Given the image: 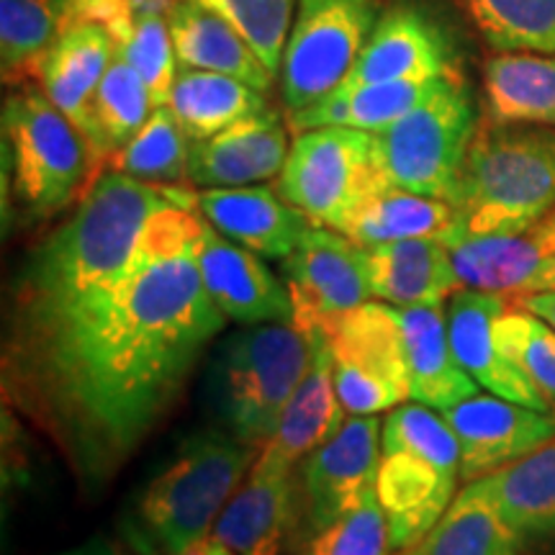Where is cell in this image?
Segmentation results:
<instances>
[{"instance_id": "28", "label": "cell", "mask_w": 555, "mask_h": 555, "mask_svg": "<svg viewBox=\"0 0 555 555\" xmlns=\"http://www.w3.org/2000/svg\"><path fill=\"white\" fill-rule=\"evenodd\" d=\"M168 106L183 127L185 137L191 142H201L247 116L270 108V101L258 88L229 78V75L180 67Z\"/></svg>"}, {"instance_id": "7", "label": "cell", "mask_w": 555, "mask_h": 555, "mask_svg": "<svg viewBox=\"0 0 555 555\" xmlns=\"http://www.w3.org/2000/svg\"><path fill=\"white\" fill-rule=\"evenodd\" d=\"M478 124L474 90L463 73L453 75L404 119L373 134L380 170L397 189L450 204Z\"/></svg>"}, {"instance_id": "33", "label": "cell", "mask_w": 555, "mask_h": 555, "mask_svg": "<svg viewBox=\"0 0 555 555\" xmlns=\"http://www.w3.org/2000/svg\"><path fill=\"white\" fill-rule=\"evenodd\" d=\"M67 0H0V69L5 86L34 80V67L65 21Z\"/></svg>"}, {"instance_id": "47", "label": "cell", "mask_w": 555, "mask_h": 555, "mask_svg": "<svg viewBox=\"0 0 555 555\" xmlns=\"http://www.w3.org/2000/svg\"><path fill=\"white\" fill-rule=\"evenodd\" d=\"M211 545H214V555H234L232 551H229L227 545H221V543H217V540H211Z\"/></svg>"}, {"instance_id": "8", "label": "cell", "mask_w": 555, "mask_h": 555, "mask_svg": "<svg viewBox=\"0 0 555 555\" xmlns=\"http://www.w3.org/2000/svg\"><path fill=\"white\" fill-rule=\"evenodd\" d=\"M391 185L376 159L371 131L322 127L298 131L275 191L311 224L345 232L360 204Z\"/></svg>"}, {"instance_id": "11", "label": "cell", "mask_w": 555, "mask_h": 555, "mask_svg": "<svg viewBox=\"0 0 555 555\" xmlns=\"http://www.w3.org/2000/svg\"><path fill=\"white\" fill-rule=\"evenodd\" d=\"M380 429L376 414H352L296 468L307 543L376 486Z\"/></svg>"}, {"instance_id": "12", "label": "cell", "mask_w": 555, "mask_h": 555, "mask_svg": "<svg viewBox=\"0 0 555 555\" xmlns=\"http://www.w3.org/2000/svg\"><path fill=\"white\" fill-rule=\"evenodd\" d=\"M281 270L294 304V327L304 335L322 332L373 298L363 247L335 229L311 224L294 253L281 260Z\"/></svg>"}, {"instance_id": "46", "label": "cell", "mask_w": 555, "mask_h": 555, "mask_svg": "<svg viewBox=\"0 0 555 555\" xmlns=\"http://www.w3.org/2000/svg\"><path fill=\"white\" fill-rule=\"evenodd\" d=\"M180 555H214V545H211V538L206 540H198V543H193L191 547H185Z\"/></svg>"}, {"instance_id": "26", "label": "cell", "mask_w": 555, "mask_h": 555, "mask_svg": "<svg viewBox=\"0 0 555 555\" xmlns=\"http://www.w3.org/2000/svg\"><path fill=\"white\" fill-rule=\"evenodd\" d=\"M461 75V73H457ZM453 75L427 80H393V82H367V86L339 88L314 106L286 114L291 131H309L322 127H345L378 134L404 119L422 101H427L437 88Z\"/></svg>"}, {"instance_id": "45", "label": "cell", "mask_w": 555, "mask_h": 555, "mask_svg": "<svg viewBox=\"0 0 555 555\" xmlns=\"http://www.w3.org/2000/svg\"><path fill=\"white\" fill-rule=\"evenodd\" d=\"M535 291H555V255H543L540 258L530 294H535Z\"/></svg>"}, {"instance_id": "34", "label": "cell", "mask_w": 555, "mask_h": 555, "mask_svg": "<svg viewBox=\"0 0 555 555\" xmlns=\"http://www.w3.org/2000/svg\"><path fill=\"white\" fill-rule=\"evenodd\" d=\"M486 44L496 52L555 57V0H461Z\"/></svg>"}, {"instance_id": "32", "label": "cell", "mask_w": 555, "mask_h": 555, "mask_svg": "<svg viewBox=\"0 0 555 555\" xmlns=\"http://www.w3.org/2000/svg\"><path fill=\"white\" fill-rule=\"evenodd\" d=\"M191 139L170 106H157L134 137L111 155L106 168L163 189H191Z\"/></svg>"}, {"instance_id": "20", "label": "cell", "mask_w": 555, "mask_h": 555, "mask_svg": "<svg viewBox=\"0 0 555 555\" xmlns=\"http://www.w3.org/2000/svg\"><path fill=\"white\" fill-rule=\"evenodd\" d=\"M461 466L435 461L416 450H380L376 476L393 551L420 543L457 496Z\"/></svg>"}, {"instance_id": "42", "label": "cell", "mask_w": 555, "mask_h": 555, "mask_svg": "<svg viewBox=\"0 0 555 555\" xmlns=\"http://www.w3.org/2000/svg\"><path fill=\"white\" fill-rule=\"evenodd\" d=\"M509 304H515V307L540 317L545 324H551L555 330V291H535V294L512 296Z\"/></svg>"}, {"instance_id": "30", "label": "cell", "mask_w": 555, "mask_h": 555, "mask_svg": "<svg viewBox=\"0 0 555 555\" xmlns=\"http://www.w3.org/2000/svg\"><path fill=\"white\" fill-rule=\"evenodd\" d=\"M409 555H517V535L481 481L457 491L453 504Z\"/></svg>"}, {"instance_id": "14", "label": "cell", "mask_w": 555, "mask_h": 555, "mask_svg": "<svg viewBox=\"0 0 555 555\" xmlns=\"http://www.w3.org/2000/svg\"><path fill=\"white\" fill-rule=\"evenodd\" d=\"M440 414L457 437L461 478L468 483L496 474L555 440L553 412L515 404L494 393H476Z\"/></svg>"}, {"instance_id": "29", "label": "cell", "mask_w": 555, "mask_h": 555, "mask_svg": "<svg viewBox=\"0 0 555 555\" xmlns=\"http://www.w3.org/2000/svg\"><path fill=\"white\" fill-rule=\"evenodd\" d=\"M455 229V208L442 198L386 185L363 201L347 221L345 237L360 247L386 245L399 240H442Z\"/></svg>"}, {"instance_id": "17", "label": "cell", "mask_w": 555, "mask_h": 555, "mask_svg": "<svg viewBox=\"0 0 555 555\" xmlns=\"http://www.w3.org/2000/svg\"><path fill=\"white\" fill-rule=\"evenodd\" d=\"M509 301L502 294H489L478 288H461L448 301V335L457 363L478 386L494 397L515 404H525L540 412H553L555 406L538 391L535 384L504 356L496 343L494 324L504 314Z\"/></svg>"}, {"instance_id": "31", "label": "cell", "mask_w": 555, "mask_h": 555, "mask_svg": "<svg viewBox=\"0 0 555 555\" xmlns=\"http://www.w3.org/2000/svg\"><path fill=\"white\" fill-rule=\"evenodd\" d=\"M463 288L522 296L532 291L543 249L527 234L515 237H463L448 242Z\"/></svg>"}, {"instance_id": "13", "label": "cell", "mask_w": 555, "mask_h": 555, "mask_svg": "<svg viewBox=\"0 0 555 555\" xmlns=\"http://www.w3.org/2000/svg\"><path fill=\"white\" fill-rule=\"evenodd\" d=\"M211 540L234 555H298L307 545L296 470L255 461L214 525Z\"/></svg>"}, {"instance_id": "25", "label": "cell", "mask_w": 555, "mask_h": 555, "mask_svg": "<svg viewBox=\"0 0 555 555\" xmlns=\"http://www.w3.org/2000/svg\"><path fill=\"white\" fill-rule=\"evenodd\" d=\"M168 21L178 67L229 75L266 95L273 90L275 75L217 13L206 11L193 0H176L168 11Z\"/></svg>"}, {"instance_id": "3", "label": "cell", "mask_w": 555, "mask_h": 555, "mask_svg": "<svg viewBox=\"0 0 555 555\" xmlns=\"http://www.w3.org/2000/svg\"><path fill=\"white\" fill-rule=\"evenodd\" d=\"M446 240L515 237L555 208V127L483 119L470 142Z\"/></svg>"}, {"instance_id": "41", "label": "cell", "mask_w": 555, "mask_h": 555, "mask_svg": "<svg viewBox=\"0 0 555 555\" xmlns=\"http://www.w3.org/2000/svg\"><path fill=\"white\" fill-rule=\"evenodd\" d=\"M517 555H555V525L517 532Z\"/></svg>"}, {"instance_id": "40", "label": "cell", "mask_w": 555, "mask_h": 555, "mask_svg": "<svg viewBox=\"0 0 555 555\" xmlns=\"http://www.w3.org/2000/svg\"><path fill=\"white\" fill-rule=\"evenodd\" d=\"M176 0H67L65 21H95L103 24L106 29L121 24L137 13H168Z\"/></svg>"}, {"instance_id": "35", "label": "cell", "mask_w": 555, "mask_h": 555, "mask_svg": "<svg viewBox=\"0 0 555 555\" xmlns=\"http://www.w3.org/2000/svg\"><path fill=\"white\" fill-rule=\"evenodd\" d=\"M155 108L147 82L139 78V73L127 60L114 54L93 95V124L95 134H99L103 168L108 165L111 155L121 150L147 124Z\"/></svg>"}, {"instance_id": "4", "label": "cell", "mask_w": 555, "mask_h": 555, "mask_svg": "<svg viewBox=\"0 0 555 555\" xmlns=\"http://www.w3.org/2000/svg\"><path fill=\"white\" fill-rule=\"evenodd\" d=\"M260 448L232 433L204 429L183 442L178 455L139 491L121 532L137 555H180L211 535L214 525Z\"/></svg>"}, {"instance_id": "27", "label": "cell", "mask_w": 555, "mask_h": 555, "mask_svg": "<svg viewBox=\"0 0 555 555\" xmlns=\"http://www.w3.org/2000/svg\"><path fill=\"white\" fill-rule=\"evenodd\" d=\"M486 119L555 127V57L496 52L483 62Z\"/></svg>"}, {"instance_id": "6", "label": "cell", "mask_w": 555, "mask_h": 555, "mask_svg": "<svg viewBox=\"0 0 555 555\" xmlns=\"http://www.w3.org/2000/svg\"><path fill=\"white\" fill-rule=\"evenodd\" d=\"M309 363L311 339L294 324H253L229 337L219 358V406L229 433L266 446Z\"/></svg>"}, {"instance_id": "43", "label": "cell", "mask_w": 555, "mask_h": 555, "mask_svg": "<svg viewBox=\"0 0 555 555\" xmlns=\"http://www.w3.org/2000/svg\"><path fill=\"white\" fill-rule=\"evenodd\" d=\"M62 555H129V551L119 543H111L106 538H90L78 547H69Z\"/></svg>"}, {"instance_id": "5", "label": "cell", "mask_w": 555, "mask_h": 555, "mask_svg": "<svg viewBox=\"0 0 555 555\" xmlns=\"http://www.w3.org/2000/svg\"><path fill=\"white\" fill-rule=\"evenodd\" d=\"M3 159L13 201L29 219L78 204L103 172L88 139L31 86L3 103Z\"/></svg>"}, {"instance_id": "18", "label": "cell", "mask_w": 555, "mask_h": 555, "mask_svg": "<svg viewBox=\"0 0 555 555\" xmlns=\"http://www.w3.org/2000/svg\"><path fill=\"white\" fill-rule=\"evenodd\" d=\"M291 152L288 121L270 106L219 134L191 142V189H242L281 176Z\"/></svg>"}, {"instance_id": "10", "label": "cell", "mask_w": 555, "mask_h": 555, "mask_svg": "<svg viewBox=\"0 0 555 555\" xmlns=\"http://www.w3.org/2000/svg\"><path fill=\"white\" fill-rule=\"evenodd\" d=\"M337 397L347 414H380L409 399V371L397 309L365 301L322 330Z\"/></svg>"}, {"instance_id": "44", "label": "cell", "mask_w": 555, "mask_h": 555, "mask_svg": "<svg viewBox=\"0 0 555 555\" xmlns=\"http://www.w3.org/2000/svg\"><path fill=\"white\" fill-rule=\"evenodd\" d=\"M527 237L535 242L545 255H555V208L532 232H527Z\"/></svg>"}, {"instance_id": "16", "label": "cell", "mask_w": 555, "mask_h": 555, "mask_svg": "<svg viewBox=\"0 0 555 555\" xmlns=\"http://www.w3.org/2000/svg\"><path fill=\"white\" fill-rule=\"evenodd\" d=\"M114 54V37L106 26L95 21H69L62 24L60 34L34 67V80L41 93L88 139L101 170L106 168H103L93 124V95Z\"/></svg>"}, {"instance_id": "21", "label": "cell", "mask_w": 555, "mask_h": 555, "mask_svg": "<svg viewBox=\"0 0 555 555\" xmlns=\"http://www.w3.org/2000/svg\"><path fill=\"white\" fill-rule=\"evenodd\" d=\"M196 208L224 237L266 260H286L311 227L298 208L266 185L198 191Z\"/></svg>"}, {"instance_id": "2", "label": "cell", "mask_w": 555, "mask_h": 555, "mask_svg": "<svg viewBox=\"0 0 555 555\" xmlns=\"http://www.w3.org/2000/svg\"><path fill=\"white\" fill-rule=\"evenodd\" d=\"M196 208V191L163 189L106 168L73 214L29 249L11 286L3 350L37 343L129 275L159 208Z\"/></svg>"}, {"instance_id": "9", "label": "cell", "mask_w": 555, "mask_h": 555, "mask_svg": "<svg viewBox=\"0 0 555 555\" xmlns=\"http://www.w3.org/2000/svg\"><path fill=\"white\" fill-rule=\"evenodd\" d=\"M380 13V0H298L278 69L286 114L314 106L345 86Z\"/></svg>"}, {"instance_id": "19", "label": "cell", "mask_w": 555, "mask_h": 555, "mask_svg": "<svg viewBox=\"0 0 555 555\" xmlns=\"http://www.w3.org/2000/svg\"><path fill=\"white\" fill-rule=\"evenodd\" d=\"M455 50L435 18L416 5L397 3L380 13L356 69L343 88L367 82L427 80L457 75Z\"/></svg>"}, {"instance_id": "23", "label": "cell", "mask_w": 555, "mask_h": 555, "mask_svg": "<svg viewBox=\"0 0 555 555\" xmlns=\"http://www.w3.org/2000/svg\"><path fill=\"white\" fill-rule=\"evenodd\" d=\"M373 298L391 307H442L463 288L442 240H399L363 247Z\"/></svg>"}, {"instance_id": "39", "label": "cell", "mask_w": 555, "mask_h": 555, "mask_svg": "<svg viewBox=\"0 0 555 555\" xmlns=\"http://www.w3.org/2000/svg\"><path fill=\"white\" fill-rule=\"evenodd\" d=\"M391 532L373 486L360 502L304 545L298 555H388Z\"/></svg>"}, {"instance_id": "38", "label": "cell", "mask_w": 555, "mask_h": 555, "mask_svg": "<svg viewBox=\"0 0 555 555\" xmlns=\"http://www.w3.org/2000/svg\"><path fill=\"white\" fill-rule=\"evenodd\" d=\"M494 332L504 356L515 360L519 371L555 406V330L551 324L509 304L496 319Z\"/></svg>"}, {"instance_id": "24", "label": "cell", "mask_w": 555, "mask_h": 555, "mask_svg": "<svg viewBox=\"0 0 555 555\" xmlns=\"http://www.w3.org/2000/svg\"><path fill=\"white\" fill-rule=\"evenodd\" d=\"M404 339L409 399L437 412L476 397L478 386L457 363L442 307H393Z\"/></svg>"}, {"instance_id": "48", "label": "cell", "mask_w": 555, "mask_h": 555, "mask_svg": "<svg viewBox=\"0 0 555 555\" xmlns=\"http://www.w3.org/2000/svg\"><path fill=\"white\" fill-rule=\"evenodd\" d=\"M393 555H409V553H406V551H397Z\"/></svg>"}, {"instance_id": "1", "label": "cell", "mask_w": 555, "mask_h": 555, "mask_svg": "<svg viewBox=\"0 0 555 555\" xmlns=\"http://www.w3.org/2000/svg\"><path fill=\"white\" fill-rule=\"evenodd\" d=\"M201 224L198 208H159L119 286L37 343L3 350V404L60 450L86 491L142 446L229 322L201 283Z\"/></svg>"}, {"instance_id": "36", "label": "cell", "mask_w": 555, "mask_h": 555, "mask_svg": "<svg viewBox=\"0 0 555 555\" xmlns=\"http://www.w3.org/2000/svg\"><path fill=\"white\" fill-rule=\"evenodd\" d=\"M116 54L137 69L147 82L155 106H168L172 82L178 75V57L172 47L168 13H137L111 26Z\"/></svg>"}, {"instance_id": "22", "label": "cell", "mask_w": 555, "mask_h": 555, "mask_svg": "<svg viewBox=\"0 0 555 555\" xmlns=\"http://www.w3.org/2000/svg\"><path fill=\"white\" fill-rule=\"evenodd\" d=\"M311 363L307 376L281 414L275 435L260 448L258 463L270 468L296 470L311 450L343 427L345 406L337 397L335 371H332L330 343L322 332H311Z\"/></svg>"}, {"instance_id": "15", "label": "cell", "mask_w": 555, "mask_h": 555, "mask_svg": "<svg viewBox=\"0 0 555 555\" xmlns=\"http://www.w3.org/2000/svg\"><path fill=\"white\" fill-rule=\"evenodd\" d=\"M196 266L214 307L232 322L242 327L294 324L286 281H278L260 255L224 237L206 219L196 242Z\"/></svg>"}, {"instance_id": "37", "label": "cell", "mask_w": 555, "mask_h": 555, "mask_svg": "<svg viewBox=\"0 0 555 555\" xmlns=\"http://www.w3.org/2000/svg\"><path fill=\"white\" fill-rule=\"evenodd\" d=\"M227 21L278 78L298 0H193Z\"/></svg>"}]
</instances>
